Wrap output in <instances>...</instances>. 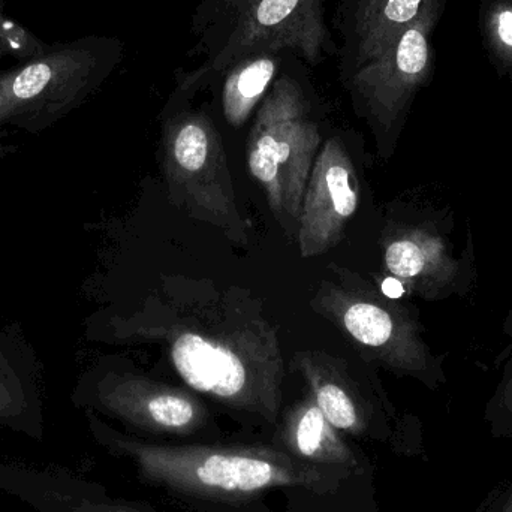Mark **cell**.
Here are the masks:
<instances>
[{"label":"cell","instance_id":"cell-11","mask_svg":"<svg viewBox=\"0 0 512 512\" xmlns=\"http://www.w3.org/2000/svg\"><path fill=\"white\" fill-rule=\"evenodd\" d=\"M478 30L489 62L512 84V0H481Z\"/></svg>","mask_w":512,"mask_h":512},{"label":"cell","instance_id":"cell-4","mask_svg":"<svg viewBox=\"0 0 512 512\" xmlns=\"http://www.w3.org/2000/svg\"><path fill=\"white\" fill-rule=\"evenodd\" d=\"M384 259L387 270L424 300L462 297L475 279L474 246L454 254L453 243L430 222L399 228L385 246Z\"/></svg>","mask_w":512,"mask_h":512},{"label":"cell","instance_id":"cell-18","mask_svg":"<svg viewBox=\"0 0 512 512\" xmlns=\"http://www.w3.org/2000/svg\"><path fill=\"white\" fill-rule=\"evenodd\" d=\"M502 512H512V495L508 498L507 504H505L504 510Z\"/></svg>","mask_w":512,"mask_h":512},{"label":"cell","instance_id":"cell-16","mask_svg":"<svg viewBox=\"0 0 512 512\" xmlns=\"http://www.w3.org/2000/svg\"><path fill=\"white\" fill-rule=\"evenodd\" d=\"M297 5L298 0H262L256 17L264 26H273L291 15Z\"/></svg>","mask_w":512,"mask_h":512},{"label":"cell","instance_id":"cell-1","mask_svg":"<svg viewBox=\"0 0 512 512\" xmlns=\"http://www.w3.org/2000/svg\"><path fill=\"white\" fill-rule=\"evenodd\" d=\"M144 477L201 498L246 499L277 487L327 489L336 468L309 465L273 448L167 447L120 439Z\"/></svg>","mask_w":512,"mask_h":512},{"label":"cell","instance_id":"cell-10","mask_svg":"<svg viewBox=\"0 0 512 512\" xmlns=\"http://www.w3.org/2000/svg\"><path fill=\"white\" fill-rule=\"evenodd\" d=\"M33 358L23 340L0 328V418L17 417L26 409Z\"/></svg>","mask_w":512,"mask_h":512},{"label":"cell","instance_id":"cell-13","mask_svg":"<svg viewBox=\"0 0 512 512\" xmlns=\"http://www.w3.org/2000/svg\"><path fill=\"white\" fill-rule=\"evenodd\" d=\"M273 74V62L262 59L246 66L228 83L225 92V111L231 123L239 125L248 117L259 96L267 89Z\"/></svg>","mask_w":512,"mask_h":512},{"label":"cell","instance_id":"cell-15","mask_svg":"<svg viewBox=\"0 0 512 512\" xmlns=\"http://www.w3.org/2000/svg\"><path fill=\"white\" fill-rule=\"evenodd\" d=\"M51 69L44 63L27 66L12 84V95L20 101L38 98L50 83Z\"/></svg>","mask_w":512,"mask_h":512},{"label":"cell","instance_id":"cell-5","mask_svg":"<svg viewBox=\"0 0 512 512\" xmlns=\"http://www.w3.org/2000/svg\"><path fill=\"white\" fill-rule=\"evenodd\" d=\"M342 322L352 339L375 351L391 369L429 385L444 381L442 358L424 342L423 327L405 307L358 300L343 310Z\"/></svg>","mask_w":512,"mask_h":512},{"label":"cell","instance_id":"cell-14","mask_svg":"<svg viewBox=\"0 0 512 512\" xmlns=\"http://www.w3.org/2000/svg\"><path fill=\"white\" fill-rule=\"evenodd\" d=\"M502 334L508 339V346L504 349V367L502 378L492 403V412L502 417H512V306L502 324Z\"/></svg>","mask_w":512,"mask_h":512},{"label":"cell","instance_id":"cell-2","mask_svg":"<svg viewBox=\"0 0 512 512\" xmlns=\"http://www.w3.org/2000/svg\"><path fill=\"white\" fill-rule=\"evenodd\" d=\"M319 137L315 128L292 111H264L252 135L248 164L280 221L298 231L301 204L316 159Z\"/></svg>","mask_w":512,"mask_h":512},{"label":"cell","instance_id":"cell-17","mask_svg":"<svg viewBox=\"0 0 512 512\" xmlns=\"http://www.w3.org/2000/svg\"><path fill=\"white\" fill-rule=\"evenodd\" d=\"M382 292L387 295L388 298H399L403 295V283L400 280L385 279L382 283Z\"/></svg>","mask_w":512,"mask_h":512},{"label":"cell","instance_id":"cell-8","mask_svg":"<svg viewBox=\"0 0 512 512\" xmlns=\"http://www.w3.org/2000/svg\"><path fill=\"white\" fill-rule=\"evenodd\" d=\"M98 396L108 411L150 432L188 435L203 423V409L188 394L141 379L108 376Z\"/></svg>","mask_w":512,"mask_h":512},{"label":"cell","instance_id":"cell-7","mask_svg":"<svg viewBox=\"0 0 512 512\" xmlns=\"http://www.w3.org/2000/svg\"><path fill=\"white\" fill-rule=\"evenodd\" d=\"M444 9L445 0H424L417 18L388 51L378 96L381 122L387 132L402 125L415 93L432 77V35Z\"/></svg>","mask_w":512,"mask_h":512},{"label":"cell","instance_id":"cell-9","mask_svg":"<svg viewBox=\"0 0 512 512\" xmlns=\"http://www.w3.org/2000/svg\"><path fill=\"white\" fill-rule=\"evenodd\" d=\"M315 402L298 403L291 409L282 432L280 444L285 453L300 462L331 468H352L358 465L354 451L342 441Z\"/></svg>","mask_w":512,"mask_h":512},{"label":"cell","instance_id":"cell-12","mask_svg":"<svg viewBox=\"0 0 512 512\" xmlns=\"http://www.w3.org/2000/svg\"><path fill=\"white\" fill-rule=\"evenodd\" d=\"M309 382L316 406L334 429L354 435L364 432L360 408L342 385L315 372L309 373Z\"/></svg>","mask_w":512,"mask_h":512},{"label":"cell","instance_id":"cell-6","mask_svg":"<svg viewBox=\"0 0 512 512\" xmlns=\"http://www.w3.org/2000/svg\"><path fill=\"white\" fill-rule=\"evenodd\" d=\"M358 206L354 167L337 141L325 144L310 171L298 221L301 255L315 256L333 248Z\"/></svg>","mask_w":512,"mask_h":512},{"label":"cell","instance_id":"cell-3","mask_svg":"<svg viewBox=\"0 0 512 512\" xmlns=\"http://www.w3.org/2000/svg\"><path fill=\"white\" fill-rule=\"evenodd\" d=\"M171 358L180 378L195 391L268 420L276 417L279 394L273 381L227 345L197 333H183L174 340Z\"/></svg>","mask_w":512,"mask_h":512}]
</instances>
